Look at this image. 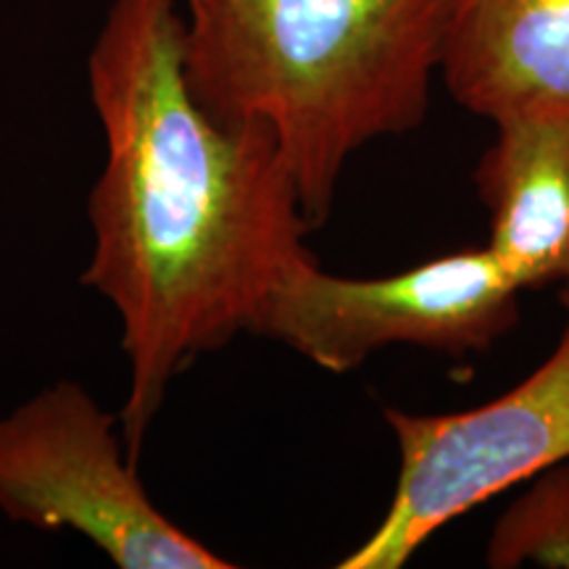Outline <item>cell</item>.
<instances>
[{
	"label": "cell",
	"instance_id": "obj_1",
	"mask_svg": "<svg viewBox=\"0 0 569 569\" xmlns=\"http://www.w3.org/2000/svg\"><path fill=\"white\" fill-rule=\"evenodd\" d=\"M177 0H113L88 59L106 161L88 201L84 288L122 325L119 415L140 461L169 382L248 330L311 232L264 124H222L184 80Z\"/></svg>",
	"mask_w": 569,
	"mask_h": 569
},
{
	"label": "cell",
	"instance_id": "obj_2",
	"mask_svg": "<svg viewBox=\"0 0 569 569\" xmlns=\"http://www.w3.org/2000/svg\"><path fill=\"white\" fill-rule=\"evenodd\" d=\"M182 63L222 124H264L311 230L348 159L430 109L448 0H184Z\"/></svg>",
	"mask_w": 569,
	"mask_h": 569
},
{
	"label": "cell",
	"instance_id": "obj_3",
	"mask_svg": "<svg viewBox=\"0 0 569 569\" xmlns=\"http://www.w3.org/2000/svg\"><path fill=\"white\" fill-rule=\"evenodd\" d=\"M117 422L67 380L0 417V511L77 532L119 569H230L151 501Z\"/></svg>",
	"mask_w": 569,
	"mask_h": 569
},
{
	"label": "cell",
	"instance_id": "obj_4",
	"mask_svg": "<svg viewBox=\"0 0 569 569\" xmlns=\"http://www.w3.org/2000/svg\"><path fill=\"white\" fill-rule=\"evenodd\" d=\"M386 419L401 459L393 498L340 569H401L451 519L569 459V325L549 361L486 407Z\"/></svg>",
	"mask_w": 569,
	"mask_h": 569
},
{
	"label": "cell",
	"instance_id": "obj_5",
	"mask_svg": "<svg viewBox=\"0 0 569 569\" xmlns=\"http://www.w3.org/2000/svg\"><path fill=\"white\" fill-rule=\"evenodd\" d=\"M517 296L488 246L377 280L327 274L311 256L274 284L251 332L346 375L393 343L453 356L488 351L515 327Z\"/></svg>",
	"mask_w": 569,
	"mask_h": 569
},
{
	"label": "cell",
	"instance_id": "obj_6",
	"mask_svg": "<svg viewBox=\"0 0 569 569\" xmlns=\"http://www.w3.org/2000/svg\"><path fill=\"white\" fill-rule=\"evenodd\" d=\"M440 74L461 109L490 122L569 111V0H448Z\"/></svg>",
	"mask_w": 569,
	"mask_h": 569
},
{
	"label": "cell",
	"instance_id": "obj_7",
	"mask_svg": "<svg viewBox=\"0 0 569 569\" xmlns=\"http://www.w3.org/2000/svg\"><path fill=\"white\" fill-rule=\"evenodd\" d=\"M496 142L475 180L490 211V253L519 290L569 272V111L496 119Z\"/></svg>",
	"mask_w": 569,
	"mask_h": 569
},
{
	"label": "cell",
	"instance_id": "obj_8",
	"mask_svg": "<svg viewBox=\"0 0 569 569\" xmlns=\"http://www.w3.org/2000/svg\"><path fill=\"white\" fill-rule=\"evenodd\" d=\"M488 567L538 565L569 569V465L540 472L532 488L498 519L486 551Z\"/></svg>",
	"mask_w": 569,
	"mask_h": 569
},
{
	"label": "cell",
	"instance_id": "obj_9",
	"mask_svg": "<svg viewBox=\"0 0 569 569\" xmlns=\"http://www.w3.org/2000/svg\"><path fill=\"white\" fill-rule=\"evenodd\" d=\"M559 298H561V303H565V309L569 311V272L565 274V280H561V293H559Z\"/></svg>",
	"mask_w": 569,
	"mask_h": 569
}]
</instances>
